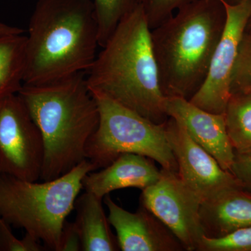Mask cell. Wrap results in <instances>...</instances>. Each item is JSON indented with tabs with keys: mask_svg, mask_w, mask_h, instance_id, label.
<instances>
[{
	"mask_svg": "<svg viewBox=\"0 0 251 251\" xmlns=\"http://www.w3.org/2000/svg\"><path fill=\"white\" fill-rule=\"evenodd\" d=\"M42 135L18 94L0 100V174L26 181L40 179Z\"/></svg>",
	"mask_w": 251,
	"mask_h": 251,
	"instance_id": "cell-7",
	"label": "cell"
},
{
	"mask_svg": "<svg viewBox=\"0 0 251 251\" xmlns=\"http://www.w3.org/2000/svg\"><path fill=\"white\" fill-rule=\"evenodd\" d=\"M99 46L93 0H39L26 43L25 85L87 72Z\"/></svg>",
	"mask_w": 251,
	"mask_h": 251,
	"instance_id": "cell-3",
	"label": "cell"
},
{
	"mask_svg": "<svg viewBox=\"0 0 251 251\" xmlns=\"http://www.w3.org/2000/svg\"><path fill=\"white\" fill-rule=\"evenodd\" d=\"M222 2L227 14L226 27L213 54L205 80L189 100L200 108L215 114H224L230 98L231 76L251 13V0L237 5Z\"/></svg>",
	"mask_w": 251,
	"mask_h": 251,
	"instance_id": "cell-10",
	"label": "cell"
},
{
	"mask_svg": "<svg viewBox=\"0 0 251 251\" xmlns=\"http://www.w3.org/2000/svg\"><path fill=\"white\" fill-rule=\"evenodd\" d=\"M198 251H251V227L217 238L204 237Z\"/></svg>",
	"mask_w": 251,
	"mask_h": 251,
	"instance_id": "cell-20",
	"label": "cell"
},
{
	"mask_svg": "<svg viewBox=\"0 0 251 251\" xmlns=\"http://www.w3.org/2000/svg\"><path fill=\"white\" fill-rule=\"evenodd\" d=\"M224 115L234 152L251 153V92L232 94Z\"/></svg>",
	"mask_w": 251,
	"mask_h": 251,
	"instance_id": "cell-17",
	"label": "cell"
},
{
	"mask_svg": "<svg viewBox=\"0 0 251 251\" xmlns=\"http://www.w3.org/2000/svg\"><path fill=\"white\" fill-rule=\"evenodd\" d=\"M230 173L244 190L251 193V153H235Z\"/></svg>",
	"mask_w": 251,
	"mask_h": 251,
	"instance_id": "cell-23",
	"label": "cell"
},
{
	"mask_svg": "<svg viewBox=\"0 0 251 251\" xmlns=\"http://www.w3.org/2000/svg\"><path fill=\"white\" fill-rule=\"evenodd\" d=\"M244 34L248 36H251V13L246 24L245 28H244Z\"/></svg>",
	"mask_w": 251,
	"mask_h": 251,
	"instance_id": "cell-26",
	"label": "cell"
},
{
	"mask_svg": "<svg viewBox=\"0 0 251 251\" xmlns=\"http://www.w3.org/2000/svg\"><path fill=\"white\" fill-rule=\"evenodd\" d=\"M26 43L24 34L0 36V100L18 93L25 72Z\"/></svg>",
	"mask_w": 251,
	"mask_h": 251,
	"instance_id": "cell-16",
	"label": "cell"
},
{
	"mask_svg": "<svg viewBox=\"0 0 251 251\" xmlns=\"http://www.w3.org/2000/svg\"><path fill=\"white\" fill-rule=\"evenodd\" d=\"M99 44L103 47L119 23L138 4L137 0H93Z\"/></svg>",
	"mask_w": 251,
	"mask_h": 251,
	"instance_id": "cell-18",
	"label": "cell"
},
{
	"mask_svg": "<svg viewBox=\"0 0 251 251\" xmlns=\"http://www.w3.org/2000/svg\"><path fill=\"white\" fill-rule=\"evenodd\" d=\"M197 0H137L146 16L150 29L159 25L183 6Z\"/></svg>",
	"mask_w": 251,
	"mask_h": 251,
	"instance_id": "cell-21",
	"label": "cell"
},
{
	"mask_svg": "<svg viewBox=\"0 0 251 251\" xmlns=\"http://www.w3.org/2000/svg\"><path fill=\"white\" fill-rule=\"evenodd\" d=\"M25 30L21 28L9 25L6 23L0 22V36L9 35V34H24Z\"/></svg>",
	"mask_w": 251,
	"mask_h": 251,
	"instance_id": "cell-25",
	"label": "cell"
},
{
	"mask_svg": "<svg viewBox=\"0 0 251 251\" xmlns=\"http://www.w3.org/2000/svg\"><path fill=\"white\" fill-rule=\"evenodd\" d=\"M30 234L26 233L22 239H18L11 230V225L0 216V251H44L43 246Z\"/></svg>",
	"mask_w": 251,
	"mask_h": 251,
	"instance_id": "cell-22",
	"label": "cell"
},
{
	"mask_svg": "<svg viewBox=\"0 0 251 251\" xmlns=\"http://www.w3.org/2000/svg\"><path fill=\"white\" fill-rule=\"evenodd\" d=\"M96 171L85 160L69 173L50 181H26L0 174V216L59 251L63 227L75 207L86 175Z\"/></svg>",
	"mask_w": 251,
	"mask_h": 251,
	"instance_id": "cell-5",
	"label": "cell"
},
{
	"mask_svg": "<svg viewBox=\"0 0 251 251\" xmlns=\"http://www.w3.org/2000/svg\"><path fill=\"white\" fill-rule=\"evenodd\" d=\"M82 251V242L75 223L66 221L61 235L59 251Z\"/></svg>",
	"mask_w": 251,
	"mask_h": 251,
	"instance_id": "cell-24",
	"label": "cell"
},
{
	"mask_svg": "<svg viewBox=\"0 0 251 251\" xmlns=\"http://www.w3.org/2000/svg\"><path fill=\"white\" fill-rule=\"evenodd\" d=\"M168 116L181 122L190 136L230 172L235 152L226 128L224 114L211 113L186 99L166 97Z\"/></svg>",
	"mask_w": 251,
	"mask_h": 251,
	"instance_id": "cell-12",
	"label": "cell"
},
{
	"mask_svg": "<svg viewBox=\"0 0 251 251\" xmlns=\"http://www.w3.org/2000/svg\"><path fill=\"white\" fill-rule=\"evenodd\" d=\"M227 21L221 0H197L151 29L160 86L166 97L190 100L204 80Z\"/></svg>",
	"mask_w": 251,
	"mask_h": 251,
	"instance_id": "cell-4",
	"label": "cell"
},
{
	"mask_svg": "<svg viewBox=\"0 0 251 251\" xmlns=\"http://www.w3.org/2000/svg\"><path fill=\"white\" fill-rule=\"evenodd\" d=\"M102 169L88 173L82 182L85 191L102 200L115 190L126 188L143 190L155 184L161 176V170L155 166L153 160L136 153L120 155Z\"/></svg>",
	"mask_w": 251,
	"mask_h": 251,
	"instance_id": "cell-13",
	"label": "cell"
},
{
	"mask_svg": "<svg viewBox=\"0 0 251 251\" xmlns=\"http://www.w3.org/2000/svg\"><path fill=\"white\" fill-rule=\"evenodd\" d=\"M74 221L82 242V251L120 250L117 237L112 233L108 218L104 212L102 199L85 191L77 202Z\"/></svg>",
	"mask_w": 251,
	"mask_h": 251,
	"instance_id": "cell-15",
	"label": "cell"
},
{
	"mask_svg": "<svg viewBox=\"0 0 251 251\" xmlns=\"http://www.w3.org/2000/svg\"><path fill=\"white\" fill-rule=\"evenodd\" d=\"M202 202L176 172L163 168L158 181L142 190L140 196V204L171 229L188 251H198L205 237L201 219Z\"/></svg>",
	"mask_w": 251,
	"mask_h": 251,
	"instance_id": "cell-8",
	"label": "cell"
},
{
	"mask_svg": "<svg viewBox=\"0 0 251 251\" xmlns=\"http://www.w3.org/2000/svg\"><path fill=\"white\" fill-rule=\"evenodd\" d=\"M87 85L150 121L169 116L151 41V29L139 4L126 15L90 68Z\"/></svg>",
	"mask_w": 251,
	"mask_h": 251,
	"instance_id": "cell-1",
	"label": "cell"
},
{
	"mask_svg": "<svg viewBox=\"0 0 251 251\" xmlns=\"http://www.w3.org/2000/svg\"><path fill=\"white\" fill-rule=\"evenodd\" d=\"M251 92V36L243 34L230 82V94Z\"/></svg>",
	"mask_w": 251,
	"mask_h": 251,
	"instance_id": "cell-19",
	"label": "cell"
},
{
	"mask_svg": "<svg viewBox=\"0 0 251 251\" xmlns=\"http://www.w3.org/2000/svg\"><path fill=\"white\" fill-rule=\"evenodd\" d=\"M104 202L108 221L117 233L122 251H185L179 239L151 211L140 204L132 213L119 206L107 195Z\"/></svg>",
	"mask_w": 251,
	"mask_h": 251,
	"instance_id": "cell-11",
	"label": "cell"
},
{
	"mask_svg": "<svg viewBox=\"0 0 251 251\" xmlns=\"http://www.w3.org/2000/svg\"><path fill=\"white\" fill-rule=\"evenodd\" d=\"M167 140L176 159L178 175L202 202L234 188H243L210 153L190 136L179 121L170 117L164 123Z\"/></svg>",
	"mask_w": 251,
	"mask_h": 251,
	"instance_id": "cell-9",
	"label": "cell"
},
{
	"mask_svg": "<svg viewBox=\"0 0 251 251\" xmlns=\"http://www.w3.org/2000/svg\"><path fill=\"white\" fill-rule=\"evenodd\" d=\"M226 4L229 5H237L241 4V3L244 2V1H248V0H221Z\"/></svg>",
	"mask_w": 251,
	"mask_h": 251,
	"instance_id": "cell-27",
	"label": "cell"
},
{
	"mask_svg": "<svg viewBox=\"0 0 251 251\" xmlns=\"http://www.w3.org/2000/svg\"><path fill=\"white\" fill-rule=\"evenodd\" d=\"M201 219L206 237H223L251 227V193L234 188L202 202Z\"/></svg>",
	"mask_w": 251,
	"mask_h": 251,
	"instance_id": "cell-14",
	"label": "cell"
},
{
	"mask_svg": "<svg viewBox=\"0 0 251 251\" xmlns=\"http://www.w3.org/2000/svg\"><path fill=\"white\" fill-rule=\"evenodd\" d=\"M85 74L23 84L18 92L44 140L41 181L62 176L87 160L86 148L98 127L99 112Z\"/></svg>",
	"mask_w": 251,
	"mask_h": 251,
	"instance_id": "cell-2",
	"label": "cell"
},
{
	"mask_svg": "<svg viewBox=\"0 0 251 251\" xmlns=\"http://www.w3.org/2000/svg\"><path fill=\"white\" fill-rule=\"evenodd\" d=\"M92 94L98 105L99 122L87 143L86 159L96 171L109 166L120 155L131 153L148 157L163 169L177 173L164 124L157 125L102 94Z\"/></svg>",
	"mask_w": 251,
	"mask_h": 251,
	"instance_id": "cell-6",
	"label": "cell"
}]
</instances>
